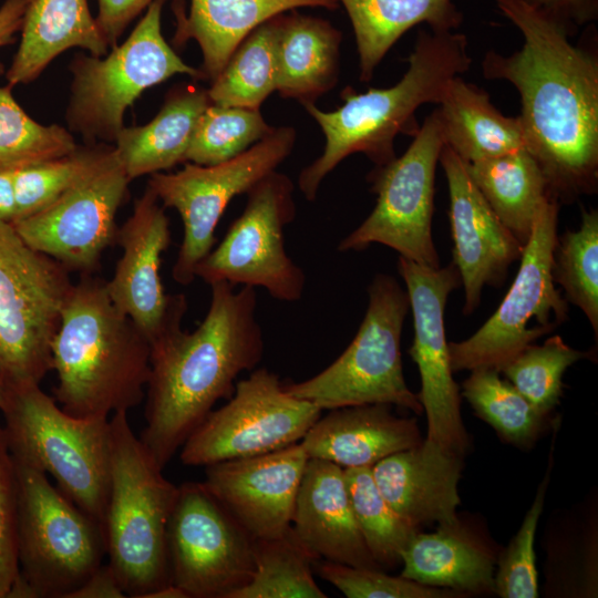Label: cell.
<instances>
[{
  "mask_svg": "<svg viewBox=\"0 0 598 598\" xmlns=\"http://www.w3.org/2000/svg\"><path fill=\"white\" fill-rule=\"evenodd\" d=\"M54 400L79 417H109L140 404L151 371V344L112 302L105 281L81 275L63 307L51 346Z\"/></svg>",
  "mask_w": 598,
  "mask_h": 598,
  "instance_id": "obj_4",
  "label": "cell"
},
{
  "mask_svg": "<svg viewBox=\"0 0 598 598\" xmlns=\"http://www.w3.org/2000/svg\"><path fill=\"white\" fill-rule=\"evenodd\" d=\"M441 163L448 186L453 265L465 292L464 313L481 302L483 287H498L523 246L504 226L471 178L466 162L444 145Z\"/></svg>",
  "mask_w": 598,
  "mask_h": 598,
  "instance_id": "obj_21",
  "label": "cell"
},
{
  "mask_svg": "<svg viewBox=\"0 0 598 598\" xmlns=\"http://www.w3.org/2000/svg\"><path fill=\"white\" fill-rule=\"evenodd\" d=\"M209 104L206 89L178 84L148 123L124 126L113 146L127 177L133 181L185 163L197 122Z\"/></svg>",
  "mask_w": 598,
  "mask_h": 598,
  "instance_id": "obj_28",
  "label": "cell"
},
{
  "mask_svg": "<svg viewBox=\"0 0 598 598\" xmlns=\"http://www.w3.org/2000/svg\"><path fill=\"white\" fill-rule=\"evenodd\" d=\"M19 48L6 73L8 84H28L38 79L62 52L72 48L103 56L104 40L87 0H29Z\"/></svg>",
  "mask_w": 598,
  "mask_h": 598,
  "instance_id": "obj_27",
  "label": "cell"
},
{
  "mask_svg": "<svg viewBox=\"0 0 598 598\" xmlns=\"http://www.w3.org/2000/svg\"><path fill=\"white\" fill-rule=\"evenodd\" d=\"M316 561L291 526L280 536L255 539L252 575L229 598H326L313 578Z\"/></svg>",
  "mask_w": 598,
  "mask_h": 598,
  "instance_id": "obj_34",
  "label": "cell"
},
{
  "mask_svg": "<svg viewBox=\"0 0 598 598\" xmlns=\"http://www.w3.org/2000/svg\"><path fill=\"white\" fill-rule=\"evenodd\" d=\"M17 481L0 430V598L9 597L19 576Z\"/></svg>",
  "mask_w": 598,
  "mask_h": 598,
  "instance_id": "obj_44",
  "label": "cell"
},
{
  "mask_svg": "<svg viewBox=\"0 0 598 598\" xmlns=\"http://www.w3.org/2000/svg\"><path fill=\"white\" fill-rule=\"evenodd\" d=\"M466 165L496 216L524 247L540 207L550 198L537 161L522 148Z\"/></svg>",
  "mask_w": 598,
  "mask_h": 598,
  "instance_id": "obj_32",
  "label": "cell"
},
{
  "mask_svg": "<svg viewBox=\"0 0 598 598\" xmlns=\"http://www.w3.org/2000/svg\"><path fill=\"white\" fill-rule=\"evenodd\" d=\"M401 576L424 586L471 592L494 589L493 559L460 524L414 534L402 553Z\"/></svg>",
  "mask_w": 598,
  "mask_h": 598,
  "instance_id": "obj_31",
  "label": "cell"
},
{
  "mask_svg": "<svg viewBox=\"0 0 598 598\" xmlns=\"http://www.w3.org/2000/svg\"><path fill=\"white\" fill-rule=\"evenodd\" d=\"M554 282L566 293V300L577 306L598 333V212L582 210L577 230H566L553 251Z\"/></svg>",
  "mask_w": 598,
  "mask_h": 598,
  "instance_id": "obj_37",
  "label": "cell"
},
{
  "mask_svg": "<svg viewBox=\"0 0 598 598\" xmlns=\"http://www.w3.org/2000/svg\"><path fill=\"white\" fill-rule=\"evenodd\" d=\"M112 446L104 519L105 553L126 597L171 581L167 527L178 494L134 434L127 411L110 419Z\"/></svg>",
  "mask_w": 598,
  "mask_h": 598,
  "instance_id": "obj_5",
  "label": "cell"
},
{
  "mask_svg": "<svg viewBox=\"0 0 598 598\" xmlns=\"http://www.w3.org/2000/svg\"><path fill=\"white\" fill-rule=\"evenodd\" d=\"M467 48L461 32L421 30L408 58L409 68L393 86L361 93L348 86L341 92L342 105L329 112L315 103L305 104L326 140L321 155L298 176L305 198L315 200L326 176L351 154H364L374 166L393 161L396 135H414L419 128L416 110L426 103L439 104L448 82L471 68Z\"/></svg>",
  "mask_w": 598,
  "mask_h": 598,
  "instance_id": "obj_3",
  "label": "cell"
},
{
  "mask_svg": "<svg viewBox=\"0 0 598 598\" xmlns=\"http://www.w3.org/2000/svg\"><path fill=\"white\" fill-rule=\"evenodd\" d=\"M392 405L361 404L330 410L300 441L309 458L341 467H371L380 460L417 446L422 437L414 417H401Z\"/></svg>",
  "mask_w": 598,
  "mask_h": 598,
  "instance_id": "obj_24",
  "label": "cell"
},
{
  "mask_svg": "<svg viewBox=\"0 0 598 598\" xmlns=\"http://www.w3.org/2000/svg\"><path fill=\"white\" fill-rule=\"evenodd\" d=\"M519 30L518 51H488L486 79L505 80L520 96L526 150L537 161L548 195L570 203L598 187V59L574 45L565 25L526 0H495Z\"/></svg>",
  "mask_w": 598,
  "mask_h": 598,
  "instance_id": "obj_1",
  "label": "cell"
},
{
  "mask_svg": "<svg viewBox=\"0 0 598 598\" xmlns=\"http://www.w3.org/2000/svg\"><path fill=\"white\" fill-rule=\"evenodd\" d=\"M295 142L293 127H275L226 162L207 166L186 162L176 173L150 176L147 187L164 208L176 209L183 221V239L172 268L177 283L186 286L195 280V269L214 247L215 229L231 199L276 171L290 155Z\"/></svg>",
  "mask_w": 598,
  "mask_h": 598,
  "instance_id": "obj_13",
  "label": "cell"
},
{
  "mask_svg": "<svg viewBox=\"0 0 598 598\" xmlns=\"http://www.w3.org/2000/svg\"><path fill=\"white\" fill-rule=\"evenodd\" d=\"M254 542L202 482L178 486L167 549L171 581L188 598H229L246 585Z\"/></svg>",
  "mask_w": 598,
  "mask_h": 598,
  "instance_id": "obj_16",
  "label": "cell"
},
{
  "mask_svg": "<svg viewBox=\"0 0 598 598\" xmlns=\"http://www.w3.org/2000/svg\"><path fill=\"white\" fill-rule=\"evenodd\" d=\"M342 33L328 20L297 9L277 16L276 91L302 105L315 103L339 80Z\"/></svg>",
  "mask_w": 598,
  "mask_h": 598,
  "instance_id": "obj_26",
  "label": "cell"
},
{
  "mask_svg": "<svg viewBox=\"0 0 598 598\" xmlns=\"http://www.w3.org/2000/svg\"><path fill=\"white\" fill-rule=\"evenodd\" d=\"M300 442L206 466L202 482L254 538H274L290 526L308 462Z\"/></svg>",
  "mask_w": 598,
  "mask_h": 598,
  "instance_id": "obj_20",
  "label": "cell"
},
{
  "mask_svg": "<svg viewBox=\"0 0 598 598\" xmlns=\"http://www.w3.org/2000/svg\"><path fill=\"white\" fill-rule=\"evenodd\" d=\"M7 394H8V389L6 384L2 382V380L0 379V410H2L6 405Z\"/></svg>",
  "mask_w": 598,
  "mask_h": 598,
  "instance_id": "obj_51",
  "label": "cell"
},
{
  "mask_svg": "<svg viewBox=\"0 0 598 598\" xmlns=\"http://www.w3.org/2000/svg\"><path fill=\"white\" fill-rule=\"evenodd\" d=\"M126 597L113 569L101 564L69 598H124Z\"/></svg>",
  "mask_w": 598,
  "mask_h": 598,
  "instance_id": "obj_47",
  "label": "cell"
},
{
  "mask_svg": "<svg viewBox=\"0 0 598 598\" xmlns=\"http://www.w3.org/2000/svg\"><path fill=\"white\" fill-rule=\"evenodd\" d=\"M1 411L11 457L50 474L60 492L103 529L110 486V419L73 416L40 384L9 388Z\"/></svg>",
  "mask_w": 598,
  "mask_h": 598,
  "instance_id": "obj_6",
  "label": "cell"
},
{
  "mask_svg": "<svg viewBox=\"0 0 598 598\" xmlns=\"http://www.w3.org/2000/svg\"><path fill=\"white\" fill-rule=\"evenodd\" d=\"M12 87L0 86V169L14 172L78 147L68 127L43 125L30 117L13 97Z\"/></svg>",
  "mask_w": 598,
  "mask_h": 598,
  "instance_id": "obj_38",
  "label": "cell"
},
{
  "mask_svg": "<svg viewBox=\"0 0 598 598\" xmlns=\"http://www.w3.org/2000/svg\"><path fill=\"white\" fill-rule=\"evenodd\" d=\"M547 482L546 476L518 532L499 558L498 570L494 577V590L503 598L538 596L534 540L543 512Z\"/></svg>",
  "mask_w": 598,
  "mask_h": 598,
  "instance_id": "obj_42",
  "label": "cell"
},
{
  "mask_svg": "<svg viewBox=\"0 0 598 598\" xmlns=\"http://www.w3.org/2000/svg\"><path fill=\"white\" fill-rule=\"evenodd\" d=\"M291 527L317 560L381 569L357 525L343 467L338 464L308 458L296 497Z\"/></svg>",
  "mask_w": 598,
  "mask_h": 598,
  "instance_id": "obj_23",
  "label": "cell"
},
{
  "mask_svg": "<svg viewBox=\"0 0 598 598\" xmlns=\"http://www.w3.org/2000/svg\"><path fill=\"white\" fill-rule=\"evenodd\" d=\"M144 598H188V596L177 585L168 582L146 594Z\"/></svg>",
  "mask_w": 598,
  "mask_h": 598,
  "instance_id": "obj_50",
  "label": "cell"
},
{
  "mask_svg": "<svg viewBox=\"0 0 598 598\" xmlns=\"http://www.w3.org/2000/svg\"><path fill=\"white\" fill-rule=\"evenodd\" d=\"M461 456L426 440L371 466L373 480L390 506L410 525L458 523L457 483Z\"/></svg>",
  "mask_w": 598,
  "mask_h": 598,
  "instance_id": "obj_22",
  "label": "cell"
},
{
  "mask_svg": "<svg viewBox=\"0 0 598 598\" xmlns=\"http://www.w3.org/2000/svg\"><path fill=\"white\" fill-rule=\"evenodd\" d=\"M13 174L12 171L0 169V221L9 224L17 214Z\"/></svg>",
  "mask_w": 598,
  "mask_h": 598,
  "instance_id": "obj_49",
  "label": "cell"
},
{
  "mask_svg": "<svg viewBox=\"0 0 598 598\" xmlns=\"http://www.w3.org/2000/svg\"><path fill=\"white\" fill-rule=\"evenodd\" d=\"M70 270L0 221V379L7 389L40 384L72 291Z\"/></svg>",
  "mask_w": 598,
  "mask_h": 598,
  "instance_id": "obj_9",
  "label": "cell"
},
{
  "mask_svg": "<svg viewBox=\"0 0 598 598\" xmlns=\"http://www.w3.org/2000/svg\"><path fill=\"white\" fill-rule=\"evenodd\" d=\"M208 311L193 332L182 322L151 342L145 427L140 440L164 468L216 402L230 398L237 378L264 355L257 292L214 282Z\"/></svg>",
  "mask_w": 598,
  "mask_h": 598,
  "instance_id": "obj_2",
  "label": "cell"
},
{
  "mask_svg": "<svg viewBox=\"0 0 598 598\" xmlns=\"http://www.w3.org/2000/svg\"><path fill=\"white\" fill-rule=\"evenodd\" d=\"M166 0H154L127 39L103 56L78 53L72 74L68 128L85 144H114L124 113L147 89L176 74L204 80L200 69L185 63L162 34Z\"/></svg>",
  "mask_w": 598,
  "mask_h": 598,
  "instance_id": "obj_7",
  "label": "cell"
},
{
  "mask_svg": "<svg viewBox=\"0 0 598 598\" xmlns=\"http://www.w3.org/2000/svg\"><path fill=\"white\" fill-rule=\"evenodd\" d=\"M131 179L116 153L41 210L13 221L33 249L68 270L92 272L103 251L116 241V214Z\"/></svg>",
  "mask_w": 598,
  "mask_h": 598,
  "instance_id": "obj_18",
  "label": "cell"
},
{
  "mask_svg": "<svg viewBox=\"0 0 598 598\" xmlns=\"http://www.w3.org/2000/svg\"><path fill=\"white\" fill-rule=\"evenodd\" d=\"M154 0H97L96 24L109 48L117 45L127 25Z\"/></svg>",
  "mask_w": 598,
  "mask_h": 598,
  "instance_id": "obj_45",
  "label": "cell"
},
{
  "mask_svg": "<svg viewBox=\"0 0 598 598\" xmlns=\"http://www.w3.org/2000/svg\"><path fill=\"white\" fill-rule=\"evenodd\" d=\"M274 128L260 110L210 103L197 122L185 161L205 166L226 162L247 151Z\"/></svg>",
  "mask_w": 598,
  "mask_h": 598,
  "instance_id": "obj_40",
  "label": "cell"
},
{
  "mask_svg": "<svg viewBox=\"0 0 598 598\" xmlns=\"http://www.w3.org/2000/svg\"><path fill=\"white\" fill-rule=\"evenodd\" d=\"M318 575L348 598H446L454 591L424 586L381 569L353 567L322 560L315 563Z\"/></svg>",
  "mask_w": 598,
  "mask_h": 598,
  "instance_id": "obj_43",
  "label": "cell"
},
{
  "mask_svg": "<svg viewBox=\"0 0 598 598\" xmlns=\"http://www.w3.org/2000/svg\"><path fill=\"white\" fill-rule=\"evenodd\" d=\"M357 525L374 561L385 570L402 563V553L417 532L379 491L371 467L343 468Z\"/></svg>",
  "mask_w": 598,
  "mask_h": 598,
  "instance_id": "obj_35",
  "label": "cell"
},
{
  "mask_svg": "<svg viewBox=\"0 0 598 598\" xmlns=\"http://www.w3.org/2000/svg\"><path fill=\"white\" fill-rule=\"evenodd\" d=\"M445 145L437 110L424 120L408 150L368 175L377 203L370 215L338 245L339 251L363 250L372 244L400 257L439 268L432 238L435 172Z\"/></svg>",
  "mask_w": 598,
  "mask_h": 598,
  "instance_id": "obj_12",
  "label": "cell"
},
{
  "mask_svg": "<svg viewBox=\"0 0 598 598\" xmlns=\"http://www.w3.org/2000/svg\"><path fill=\"white\" fill-rule=\"evenodd\" d=\"M112 152V144L78 145L66 155L14 171L17 214L13 221L47 207L100 166Z\"/></svg>",
  "mask_w": 598,
  "mask_h": 598,
  "instance_id": "obj_39",
  "label": "cell"
},
{
  "mask_svg": "<svg viewBox=\"0 0 598 598\" xmlns=\"http://www.w3.org/2000/svg\"><path fill=\"white\" fill-rule=\"evenodd\" d=\"M293 193L292 181L277 169L258 181L246 193L243 213L198 262L195 276L208 285L261 287L277 300H300L306 276L285 248V228L296 216Z\"/></svg>",
  "mask_w": 598,
  "mask_h": 598,
  "instance_id": "obj_14",
  "label": "cell"
},
{
  "mask_svg": "<svg viewBox=\"0 0 598 598\" xmlns=\"http://www.w3.org/2000/svg\"><path fill=\"white\" fill-rule=\"evenodd\" d=\"M12 462L19 576L31 598H69L102 564L103 529L54 487L45 473Z\"/></svg>",
  "mask_w": 598,
  "mask_h": 598,
  "instance_id": "obj_10",
  "label": "cell"
},
{
  "mask_svg": "<svg viewBox=\"0 0 598 598\" xmlns=\"http://www.w3.org/2000/svg\"><path fill=\"white\" fill-rule=\"evenodd\" d=\"M586 357V352L573 349L559 336H553L542 346H527L499 372L534 406L548 414L561 396L565 371Z\"/></svg>",
  "mask_w": 598,
  "mask_h": 598,
  "instance_id": "obj_41",
  "label": "cell"
},
{
  "mask_svg": "<svg viewBox=\"0 0 598 598\" xmlns=\"http://www.w3.org/2000/svg\"><path fill=\"white\" fill-rule=\"evenodd\" d=\"M115 243L123 254L112 279L105 281L106 291L151 344L182 322L187 309L186 297L167 295L162 283L159 267L171 243L169 220L151 188L134 202L132 215L117 228Z\"/></svg>",
  "mask_w": 598,
  "mask_h": 598,
  "instance_id": "obj_19",
  "label": "cell"
},
{
  "mask_svg": "<svg viewBox=\"0 0 598 598\" xmlns=\"http://www.w3.org/2000/svg\"><path fill=\"white\" fill-rule=\"evenodd\" d=\"M368 296L365 315L348 348L324 370L285 384L286 390L321 410L384 403L421 414L422 404L405 382L401 358L408 292L392 276L378 274Z\"/></svg>",
  "mask_w": 598,
  "mask_h": 598,
  "instance_id": "obj_8",
  "label": "cell"
},
{
  "mask_svg": "<svg viewBox=\"0 0 598 598\" xmlns=\"http://www.w3.org/2000/svg\"><path fill=\"white\" fill-rule=\"evenodd\" d=\"M276 33L277 16L240 42L207 90L210 103L260 110L276 91Z\"/></svg>",
  "mask_w": 598,
  "mask_h": 598,
  "instance_id": "obj_33",
  "label": "cell"
},
{
  "mask_svg": "<svg viewBox=\"0 0 598 598\" xmlns=\"http://www.w3.org/2000/svg\"><path fill=\"white\" fill-rule=\"evenodd\" d=\"M355 38L360 81L369 82L375 68L410 29L427 23L431 31H456L463 13L452 0H338Z\"/></svg>",
  "mask_w": 598,
  "mask_h": 598,
  "instance_id": "obj_30",
  "label": "cell"
},
{
  "mask_svg": "<svg viewBox=\"0 0 598 598\" xmlns=\"http://www.w3.org/2000/svg\"><path fill=\"white\" fill-rule=\"evenodd\" d=\"M29 0H4L0 6V48L11 44L21 30ZM3 66L0 63V73Z\"/></svg>",
  "mask_w": 598,
  "mask_h": 598,
  "instance_id": "obj_48",
  "label": "cell"
},
{
  "mask_svg": "<svg viewBox=\"0 0 598 598\" xmlns=\"http://www.w3.org/2000/svg\"><path fill=\"white\" fill-rule=\"evenodd\" d=\"M534 8L566 27L570 35L577 27L598 17V0H526Z\"/></svg>",
  "mask_w": 598,
  "mask_h": 598,
  "instance_id": "obj_46",
  "label": "cell"
},
{
  "mask_svg": "<svg viewBox=\"0 0 598 598\" xmlns=\"http://www.w3.org/2000/svg\"><path fill=\"white\" fill-rule=\"evenodd\" d=\"M559 204L548 198L540 207L523 247L517 275L503 301L470 338L448 342L453 372L501 369L527 346L568 319V301L551 275Z\"/></svg>",
  "mask_w": 598,
  "mask_h": 598,
  "instance_id": "obj_11",
  "label": "cell"
},
{
  "mask_svg": "<svg viewBox=\"0 0 598 598\" xmlns=\"http://www.w3.org/2000/svg\"><path fill=\"white\" fill-rule=\"evenodd\" d=\"M447 145L467 164L526 148L519 117L502 114L483 89L453 78L436 107Z\"/></svg>",
  "mask_w": 598,
  "mask_h": 598,
  "instance_id": "obj_29",
  "label": "cell"
},
{
  "mask_svg": "<svg viewBox=\"0 0 598 598\" xmlns=\"http://www.w3.org/2000/svg\"><path fill=\"white\" fill-rule=\"evenodd\" d=\"M321 412L290 394L275 372L254 369L190 433L179 457L185 465L207 466L269 453L300 442Z\"/></svg>",
  "mask_w": 598,
  "mask_h": 598,
  "instance_id": "obj_15",
  "label": "cell"
},
{
  "mask_svg": "<svg viewBox=\"0 0 598 598\" xmlns=\"http://www.w3.org/2000/svg\"><path fill=\"white\" fill-rule=\"evenodd\" d=\"M462 394L481 419L515 445L533 443L548 415L491 368L471 370L462 384Z\"/></svg>",
  "mask_w": 598,
  "mask_h": 598,
  "instance_id": "obj_36",
  "label": "cell"
},
{
  "mask_svg": "<svg viewBox=\"0 0 598 598\" xmlns=\"http://www.w3.org/2000/svg\"><path fill=\"white\" fill-rule=\"evenodd\" d=\"M398 271L406 286L413 315L414 338L409 353L421 375L417 399L427 419L426 440L462 457L468 447V436L444 324L445 305L448 295L461 283L460 275L453 264L433 268L400 256Z\"/></svg>",
  "mask_w": 598,
  "mask_h": 598,
  "instance_id": "obj_17",
  "label": "cell"
},
{
  "mask_svg": "<svg viewBox=\"0 0 598 598\" xmlns=\"http://www.w3.org/2000/svg\"><path fill=\"white\" fill-rule=\"evenodd\" d=\"M338 0H190L189 11L174 2L176 19L174 43L195 40L203 54L204 80L213 81L235 49L258 25L299 8H339Z\"/></svg>",
  "mask_w": 598,
  "mask_h": 598,
  "instance_id": "obj_25",
  "label": "cell"
}]
</instances>
